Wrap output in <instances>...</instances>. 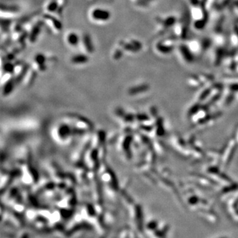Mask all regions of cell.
<instances>
[{"instance_id": "1", "label": "cell", "mask_w": 238, "mask_h": 238, "mask_svg": "<svg viewBox=\"0 0 238 238\" xmlns=\"http://www.w3.org/2000/svg\"><path fill=\"white\" fill-rule=\"evenodd\" d=\"M91 17L96 21H106L110 18V14L108 10L96 8L91 12Z\"/></svg>"}, {"instance_id": "2", "label": "cell", "mask_w": 238, "mask_h": 238, "mask_svg": "<svg viewBox=\"0 0 238 238\" xmlns=\"http://www.w3.org/2000/svg\"><path fill=\"white\" fill-rule=\"evenodd\" d=\"M43 19L48 24L52 26V27L54 28V30L59 31L62 29V23L57 18L53 17V16L49 14H44Z\"/></svg>"}, {"instance_id": "3", "label": "cell", "mask_w": 238, "mask_h": 238, "mask_svg": "<svg viewBox=\"0 0 238 238\" xmlns=\"http://www.w3.org/2000/svg\"><path fill=\"white\" fill-rule=\"evenodd\" d=\"M83 44L84 48L87 52L88 53L91 54L93 53L94 51V47L92 43V40L89 35L86 34L83 36Z\"/></svg>"}, {"instance_id": "4", "label": "cell", "mask_w": 238, "mask_h": 238, "mask_svg": "<svg viewBox=\"0 0 238 238\" xmlns=\"http://www.w3.org/2000/svg\"><path fill=\"white\" fill-rule=\"evenodd\" d=\"M41 28H42V24L41 23H38L36 24L33 27H32L31 32L30 35H29V41H30L31 42H35L37 40V38H38V36L39 35L41 31Z\"/></svg>"}, {"instance_id": "5", "label": "cell", "mask_w": 238, "mask_h": 238, "mask_svg": "<svg viewBox=\"0 0 238 238\" xmlns=\"http://www.w3.org/2000/svg\"><path fill=\"white\" fill-rule=\"evenodd\" d=\"M89 60V58L85 54H77L71 58V62L74 64H84Z\"/></svg>"}, {"instance_id": "6", "label": "cell", "mask_w": 238, "mask_h": 238, "mask_svg": "<svg viewBox=\"0 0 238 238\" xmlns=\"http://www.w3.org/2000/svg\"><path fill=\"white\" fill-rule=\"evenodd\" d=\"M46 60H47V57L42 54H37L35 57V62L38 65L39 68L41 70H43V68H44V63Z\"/></svg>"}, {"instance_id": "7", "label": "cell", "mask_w": 238, "mask_h": 238, "mask_svg": "<svg viewBox=\"0 0 238 238\" xmlns=\"http://www.w3.org/2000/svg\"><path fill=\"white\" fill-rule=\"evenodd\" d=\"M79 37L75 32H71L67 37V41L68 44H70L71 46H76L79 42Z\"/></svg>"}, {"instance_id": "8", "label": "cell", "mask_w": 238, "mask_h": 238, "mask_svg": "<svg viewBox=\"0 0 238 238\" xmlns=\"http://www.w3.org/2000/svg\"><path fill=\"white\" fill-rule=\"evenodd\" d=\"M19 10V8L16 5H2V11L7 13H11V14H16Z\"/></svg>"}, {"instance_id": "9", "label": "cell", "mask_w": 238, "mask_h": 238, "mask_svg": "<svg viewBox=\"0 0 238 238\" xmlns=\"http://www.w3.org/2000/svg\"><path fill=\"white\" fill-rule=\"evenodd\" d=\"M59 8V5L57 0H52L49 4H48L47 9L49 12H55L57 11Z\"/></svg>"}, {"instance_id": "10", "label": "cell", "mask_w": 238, "mask_h": 238, "mask_svg": "<svg viewBox=\"0 0 238 238\" xmlns=\"http://www.w3.org/2000/svg\"><path fill=\"white\" fill-rule=\"evenodd\" d=\"M122 56V52L121 50L116 49L115 52H114L113 57L115 60H119L120 58H121Z\"/></svg>"}, {"instance_id": "11", "label": "cell", "mask_w": 238, "mask_h": 238, "mask_svg": "<svg viewBox=\"0 0 238 238\" xmlns=\"http://www.w3.org/2000/svg\"><path fill=\"white\" fill-rule=\"evenodd\" d=\"M123 46V48H125V50H129V51H134L135 50V47H134V46L131 44L128 43V42H126V43L125 44H122Z\"/></svg>"}, {"instance_id": "12", "label": "cell", "mask_w": 238, "mask_h": 238, "mask_svg": "<svg viewBox=\"0 0 238 238\" xmlns=\"http://www.w3.org/2000/svg\"><path fill=\"white\" fill-rule=\"evenodd\" d=\"M5 68L6 69V70H8V71H12L13 70H14V65H13L10 62L7 63L5 64Z\"/></svg>"}, {"instance_id": "13", "label": "cell", "mask_w": 238, "mask_h": 238, "mask_svg": "<svg viewBox=\"0 0 238 238\" xmlns=\"http://www.w3.org/2000/svg\"><path fill=\"white\" fill-rule=\"evenodd\" d=\"M90 1H94V0H90Z\"/></svg>"}]
</instances>
